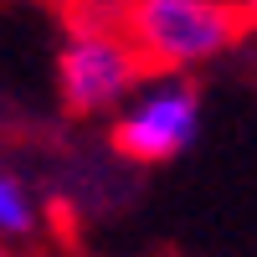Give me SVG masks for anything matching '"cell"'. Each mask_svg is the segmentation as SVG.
<instances>
[{
    "instance_id": "1",
    "label": "cell",
    "mask_w": 257,
    "mask_h": 257,
    "mask_svg": "<svg viewBox=\"0 0 257 257\" xmlns=\"http://www.w3.org/2000/svg\"><path fill=\"white\" fill-rule=\"evenodd\" d=\"M149 77L134 52L118 0H82L57 41V98L72 118H113L123 98Z\"/></svg>"
},
{
    "instance_id": "2",
    "label": "cell",
    "mask_w": 257,
    "mask_h": 257,
    "mask_svg": "<svg viewBox=\"0 0 257 257\" xmlns=\"http://www.w3.org/2000/svg\"><path fill=\"white\" fill-rule=\"evenodd\" d=\"M118 21L149 72L190 77L242 47V0H118Z\"/></svg>"
},
{
    "instance_id": "3",
    "label": "cell",
    "mask_w": 257,
    "mask_h": 257,
    "mask_svg": "<svg viewBox=\"0 0 257 257\" xmlns=\"http://www.w3.org/2000/svg\"><path fill=\"white\" fill-rule=\"evenodd\" d=\"M201 118H206V98L190 77L149 72L108 118V144L128 165H170L196 144Z\"/></svg>"
},
{
    "instance_id": "4",
    "label": "cell",
    "mask_w": 257,
    "mask_h": 257,
    "mask_svg": "<svg viewBox=\"0 0 257 257\" xmlns=\"http://www.w3.org/2000/svg\"><path fill=\"white\" fill-rule=\"evenodd\" d=\"M41 231V196L21 170L0 165V247L31 242Z\"/></svg>"
},
{
    "instance_id": "5",
    "label": "cell",
    "mask_w": 257,
    "mask_h": 257,
    "mask_svg": "<svg viewBox=\"0 0 257 257\" xmlns=\"http://www.w3.org/2000/svg\"><path fill=\"white\" fill-rule=\"evenodd\" d=\"M242 11H247V21H257V0H242Z\"/></svg>"
}]
</instances>
